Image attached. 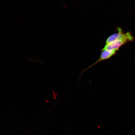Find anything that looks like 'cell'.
Wrapping results in <instances>:
<instances>
[{
  "mask_svg": "<svg viewBox=\"0 0 135 135\" xmlns=\"http://www.w3.org/2000/svg\"><path fill=\"white\" fill-rule=\"evenodd\" d=\"M119 33L111 35L106 40V44L117 40H123L127 42L132 41L134 40L132 35L129 32L123 33L120 28H118Z\"/></svg>",
  "mask_w": 135,
  "mask_h": 135,
  "instance_id": "6da1fadb",
  "label": "cell"
},
{
  "mask_svg": "<svg viewBox=\"0 0 135 135\" xmlns=\"http://www.w3.org/2000/svg\"><path fill=\"white\" fill-rule=\"evenodd\" d=\"M117 51L116 50H105L102 51L101 52H102L100 56L99 57L98 60L97 61L95 62V63L92 64V65L89 66L87 68L85 69H84L82 71L81 74L80 76H81L83 74L84 72L86 71L89 69L91 68L92 67L94 66L96 64L99 63L103 61L108 60L109 59H110L111 57H112L113 56L115 55L116 53H117Z\"/></svg>",
  "mask_w": 135,
  "mask_h": 135,
  "instance_id": "7a4b0ae2",
  "label": "cell"
},
{
  "mask_svg": "<svg viewBox=\"0 0 135 135\" xmlns=\"http://www.w3.org/2000/svg\"><path fill=\"white\" fill-rule=\"evenodd\" d=\"M127 42L123 40H117L106 44L101 51L105 50H116L118 51L123 45Z\"/></svg>",
  "mask_w": 135,
  "mask_h": 135,
  "instance_id": "3957f363",
  "label": "cell"
}]
</instances>
